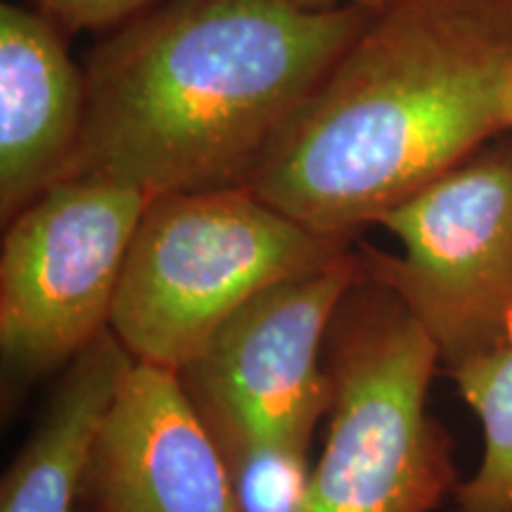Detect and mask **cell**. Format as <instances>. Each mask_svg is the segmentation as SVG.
<instances>
[{"label": "cell", "instance_id": "3957f363", "mask_svg": "<svg viewBox=\"0 0 512 512\" xmlns=\"http://www.w3.org/2000/svg\"><path fill=\"white\" fill-rule=\"evenodd\" d=\"M361 278V256L349 249L268 287L178 370L247 512H285L306 482L311 437L332 406L325 342Z\"/></svg>", "mask_w": 512, "mask_h": 512}, {"label": "cell", "instance_id": "7a4b0ae2", "mask_svg": "<svg viewBox=\"0 0 512 512\" xmlns=\"http://www.w3.org/2000/svg\"><path fill=\"white\" fill-rule=\"evenodd\" d=\"M512 131V0H401L370 17L247 188L354 238Z\"/></svg>", "mask_w": 512, "mask_h": 512}, {"label": "cell", "instance_id": "5b68a950", "mask_svg": "<svg viewBox=\"0 0 512 512\" xmlns=\"http://www.w3.org/2000/svg\"><path fill=\"white\" fill-rule=\"evenodd\" d=\"M349 249L247 185L155 195L128 247L110 330L133 361L178 373L256 294Z\"/></svg>", "mask_w": 512, "mask_h": 512}, {"label": "cell", "instance_id": "7c38bea8", "mask_svg": "<svg viewBox=\"0 0 512 512\" xmlns=\"http://www.w3.org/2000/svg\"><path fill=\"white\" fill-rule=\"evenodd\" d=\"M34 8L64 31L124 24L150 8L152 0H31Z\"/></svg>", "mask_w": 512, "mask_h": 512}, {"label": "cell", "instance_id": "9c48e42d", "mask_svg": "<svg viewBox=\"0 0 512 512\" xmlns=\"http://www.w3.org/2000/svg\"><path fill=\"white\" fill-rule=\"evenodd\" d=\"M86 83L60 27L0 5V216L15 219L60 183L81 138Z\"/></svg>", "mask_w": 512, "mask_h": 512}, {"label": "cell", "instance_id": "52a82bcc", "mask_svg": "<svg viewBox=\"0 0 512 512\" xmlns=\"http://www.w3.org/2000/svg\"><path fill=\"white\" fill-rule=\"evenodd\" d=\"M155 195L67 178L5 223L0 351L15 380L69 366L110 330L126 254Z\"/></svg>", "mask_w": 512, "mask_h": 512}, {"label": "cell", "instance_id": "4fadbf2b", "mask_svg": "<svg viewBox=\"0 0 512 512\" xmlns=\"http://www.w3.org/2000/svg\"><path fill=\"white\" fill-rule=\"evenodd\" d=\"M294 5H302L309 10H337V8H356L366 10L370 15L389 10L392 5L401 3V0H290Z\"/></svg>", "mask_w": 512, "mask_h": 512}, {"label": "cell", "instance_id": "277c9868", "mask_svg": "<svg viewBox=\"0 0 512 512\" xmlns=\"http://www.w3.org/2000/svg\"><path fill=\"white\" fill-rule=\"evenodd\" d=\"M330 427L285 512H434L458 491L448 432L427 411L439 351L406 304L363 275L325 342Z\"/></svg>", "mask_w": 512, "mask_h": 512}, {"label": "cell", "instance_id": "6da1fadb", "mask_svg": "<svg viewBox=\"0 0 512 512\" xmlns=\"http://www.w3.org/2000/svg\"><path fill=\"white\" fill-rule=\"evenodd\" d=\"M370 12L290 0H166L98 43L67 178L147 195L249 185Z\"/></svg>", "mask_w": 512, "mask_h": 512}, {"label": "cell", "instance_id": "30bf717a", "mask_svg": "<svg viewBox=\"0 0 512 512\" xmlns=\"http://www.w3.org/2000/svg\"><path fill=\"white\" fill-rule=\"evenodd\" d=\"M133 356L112 330L67 366L48 411L24 444L0 489V512H74L88 460Z\"/></svg>", "mask_w": 512, "mask_h": 512}, {"label": "cell", "instance_id": "8992f818", "mask_svg": "<svg viewBox=\"0 0 512 512\" xmlns=\"http://www.w3.org/2000/svg\"><path fill=\"white\" fill-rule=\"evenodd\" d=\"M401 254L361 245L363 275L406 304L446 370L512 342V131L380 216Z\"/></svg>", "mask_w": 512, "mask_h": 512}, {"label": "cell", "instance_id": "8fae6325", "mask_svg": "<svg viewBox=\"0 0 512 512\" xmlns=\"http://www.w3.org/2000/svg\"><path fill=\"white\" fill-rule=\"evenodd\" d=\"M484 432L482 465L453 512H512V342L448 370Z\"/></svg>", "mask_w": 512, "mask_h": 512}, {"label": "cell", "instance_id": "ba28073f", "mask_svg": "<svg viewBox=\"0 0 512 512\" xmlns=\"http://www.w3.org/2000/svg\"><path fill=\"white\" fill-rule=\"evenodd\" d=\"M95 512H247L178 373L133 361L95 434Z\"/></svg>", "mask_w": 512, "mask_h": 512}]
</instances>
